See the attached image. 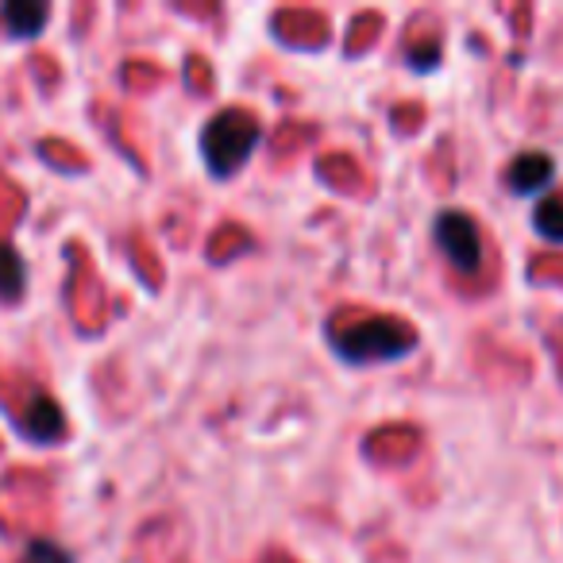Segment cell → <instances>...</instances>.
Returning a JSON list of instances; mask_svg holds the SVG:
<instances>
[{
    "label": "cell",
    "instance_id": "cell-1",
    "mask_svg": "<svg viewBox=\"0 0 563 563\" xmlns=\"http://www.w3.org/2000/svg\"><path fill=\"white\" fill-rule=\"evenodd\" d=\"M258 143V120L247 117V112L232 109L224 117H217L201 135V151L205 163H209V174L217 178H232L243 163H247L251 147Z\"/></svg>",
    "mask_w": 563,
    "mask_h": 563
},
{
    "label": "cell",
    "instance_id": "cell-2",
    "mask_svg": "<svg viewBox=\"0 0 563 563\" xmlns=\"http://www.w3.org/2000/svg\"><path fill=\"white\" fill-rule=\"evenodd\" d=\"M432 240L437 247L444 251V258L463 274V278H478L483 274V263H486V243H483V232L478 224L460 209H444L432 224Z\"/></svg>",
    "mask_w": 563,
    "mask_h": 563
},
{
    "label": "cell",
    "instance_id": "cell-3",
    "mask_svg": "<svg viewBox=\"0 0 563 563\" xmlns=\"http://www.w3.org/2000/svg\"><path fill=\"white\" fill-rule=\"evenodd\" d=\"M340 355H347L352 363H371V360H398L413 347V332L401 329L394 321L363 324L360 332H344L336 340Z\"/></svg>",
    "mask_w": 563,
    "mask_h": 563
},
{
    "label": "cell",
    "instance_id": "cell-4",
    "mask_svg": "<svg viewBox=\"0 0 563 563\" xmlns=\"http://www.w3.org/2000/svg\"><path fill=\"white\" fill-rule=\"evenodd\" d=\"M552 174H555V163L544 155V151H525V155H517L514 163H509L506 181L514 194H532V189L548 186Z\"/></svg>",
    "mask_w": 563,
    "mask_h": 563
},
{
    "label": "cell",
    "instance_id": "cell-5",
    "mask_svg": "<svg viewBox=\"0 0 563 563\" xmlns=\"http://www.w3.org/2000/svg\"><path fill=\"white\" fill-rule=\"evenodd\" d=\"M0 16H4V24H9V32L16 35V40H32L51 20V9L47 4H4Z\"/></svg>",
    "mask_w": 563,
    "mask_h": 563
},
{
    "label": "cell",
    "instance_id": "cell-6",
    "mask_svg": "<svg viewBox=\"0 0 563 563\" xmlns=\"http://www.w3.org/2000/svg\"><path fill=\"white\" fill-rule=\"evenodd\" d=\"M24 258L16 255V247L0 243V301H20L24 298Z\"/></svg>",
    "mask_w": 563,
    "mask_h": 563
},
{
    "label": "cell",
    "instance_id": "cell-7",
    "mask_svg": "<svg viewBox=\"0 0 563 563\" xmlns=\"http://www.w3.org/2000/svg\"><path fill=\"white\" fill-rule=\"evenodd\" d=\"M537 232L552 243H563V205L560 201L537 205Z\"/></svg>",
    "mask_w": 563,
    "mask_h": 563
},
{
    "label": "cell",
    "instance_id": "cell-8",
    "mask_svg": "<svg viewBox=\"0 0 563 563\" xmlns=\"http://www.w3.org/2000/svg\"><path fill=\"white\" fill-rule=\"evenodd\" d=\"M27 560L32 563H70V555H66L58 544H51V540H35V544L27 548Z\"/></svg>",
    "mask_w": 563,
    "mask_h": 563
}]
</instances>
